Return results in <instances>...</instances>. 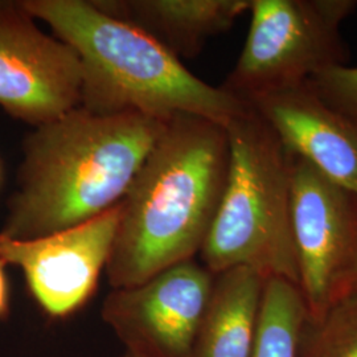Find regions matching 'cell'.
<instances>
[{
    "mask_svg": "<svg viewBox=\"0 0 357 357\" xmlns=\"http://www.w3.org/2000/svg\"><path fill=\"white\" fill-rule=\"evenodd\" d=\"M229 167L227 128L197 115H172L121 202L106 266L112 289L137 286L200 255Z\"/></svg>",
    "mask_w": 357,
    "mask_h": 357,
    "instance_id": "6da1fadb",
    "label": "cell"
},
{
    "mask_svg": "<svg viewBox=\"0 0 357 357\" xmlns=\"http://www.w3.org/2000/svg\"><path fill=\"white\" fill-rule=\"evenodd\" d=\"M167 119L100 115L78 106L24 141L19 191L1 234L38 238L69 229L119 204Z\"/></svg>",
    "mask_w": 357,
    "mask_h": 357,
    "instance_id": "7a4b0ae2",
    "label": "cell"
},
{
    "mask_svg": "<svg viewBox=\"0 0 357 357\" xmlns=\"http://www.w3.org/2000/svg\"><path fill=\"white\" fill-rule=\"evenodd\" d=\"M22 4L79 56V106L90 113H139L160 119L184 113L227 126L246 106L221 86L192 75L158 41L103 13L91 0H26Z\"/></svg>",
    "mask_w": 357,
    "mask_h": 357,
    "instance_id": "3957f363",
    "label": "cell"
},
{
    "mask_svg": "<svg viewBox=\"0 0 357 357\" xmlns=\"http://www.w3.org/2000/svg\"><path fill=\"white\" fill-rule=\"evenodd\" d=\"M225 128L228 176L200 252L203 265L213 274L253 268L265 280L283 278L299 286L289 153L249 105Z\"/></svg>",
    "mask_w": 357,
    "mask_h": 357,
    "instance_id": "277c9868",
    "label": "cell"
},
{
    "mask_svg": "<svg viewBox=\"0 0 357 357\" xmlns=\"http://www.w3.org/2000/svg\"><path fill=\"white\" fill-rule=\"evenodd\" d=\"M355 0H252L243 52L222 84L243 102L348 63L340 24Z\"/></svg>",
    "mask_w": 357,
    "mask_h": 357,
    "instance_id": "5b68a950",
    "label": "cell"
},
{
    "mask_svg": "<svg viewBox=\"0 0 357 357\" xmlns=\"http://www.w3.org/2000/svg\"><path fill=\"white\" fill-rule=\"evenodd\" d=\"M289 156L299 290L307 319L318 320L357 291V196L303 158Z\"/></svg>",
    "mask_w": 357,
    "mask_h": 357,
    "instance_id": "8992f818",
    "label": "cell"
},
{
    "mask_svg": "<svg viewBox=\"0 0 357 357\" xmlns=\"http://www.w3.org/2000/svg\"><path fill=\"white\" fill-rule=\"evenodd\" d=\"M215 274L190 259L137 286L113 289L101 317L138 357H191Z\"/></svg>",
    "mask_w": 357,
    "mask_h": 357,
    "instance_id": "52a82bcc",
    "label": "cell"
},
{
    "mask_svg": "<svg viewBox=\"0 0 357 357\" xmlns=\"http://www.w3.org/2000/svg\"><path fill=\"white\" fill-rule=\"evenodd\" d=\"M35 20L22 1H0V106L38 128L79 106L82 65Z\"/></svg>",
    "mask_w": 357,
    "mask_h": 357,
    "instance_id": "ba28073f",
    "label": "cell"
},
{
    "mask_svg": "<svg viewBox=\"0 0 357 357\" xmlns=\"http://www.w3.org/2000/svg\"><path fill=\"white\" fill-rule=\"evenodd\" d=\"M121 216V203L69 229L13 240L0 233V262L22 268L28 289L52 318L75 314L96 293L106 270Z\"/></svg>",
    "mask_w": 357,
    "mask_h": 357,
    "instance_id": "9c48e42d",
    "label": "cell"
},
{
    "mask_svg": "<svg viewBox=\"0 0 357 357\" xmlns=\"http://www.w3.org/2000/svg\"><path fill=\"white\" fill-rule=\"evenodd\" d=\"M290 153L357 196V118L324 102L303 84L248 102Z\"/></svg>",
    "mask_w": 357,
    "mask_h": 357,
    "instance_id": "30bf717a",
    "label": "cell"
},
{
    "mask_svg": "<svg viewBox=\"0 0 357 357\" xmlns=\"http://www.w3.org/2000/svg\"><path fill=\"white\" fill-rule=\"evenodd\" d=\"M115 19L135 26L178 59H195L250 8L252 0H91Z\"/></svg>",
    "mask_w": 357,
    "mask_h": 357,
    "instance_id": "8fae6325",
    "label": "cell"
},
{
    "mask_svg": "<svg viewBox=\"0 0 357 357\" xmlns=\"http://www.w3.org/2000/svg\"><path fill=\"white\" fill-rule=\"evenodd\" d=\"M265 281L253 268L243 266L215 274L191 357L252 356Z\"/></svg>",
    "mask_w": 357,
    "mask_h": 357,
    "instance_id": "7c38bea8",
    "label": "cell"
},
{
    "mask_svg": "<svg viewBox=\"0 0 357 357\" xmlns=\"http://www.w3.org/2000/svg\"><path fill=\"white\" fill-rule=\"evenodd\" d=\"M307 310L299 286L283 278L265 281L259 326L250 357H298Z\"/></svg>",
    "mask_w": 357,
    "mask_h": 357,
    "instance_id": "4fadbf2b",
    "label": "cell"
},
{
    "mask_svg": "<svg viewBox=\"0 0 357 357\" xmlns=\"http://www.w3.org/2000/svg\"><path fill=\"white\" fill-rule=\"evenodd\" d=\"M298 357H357V291L302 330Z\"/></svg>",
    "mask_w": 357,
    "mask_h": 357,
    "instance_id": "5bb4252c",
    "label": "cell"
},
{
    "mask_svg": "<svg viewBox=\"0 0 357 357\" xmlns=\"http://www.w3.org/2000/svg\"><path fill=\"white\" fill-rule=\"evenodd\" d=\"M307 85L333 109L357 118V66H335L310 78Z\"/></svg>",
    "mask_w": 357,
    "mask_h": 357,
    "instance_id": "9a60e30c",
    "label": "cell"
},
{
    "mask_svg": "<svg viewBox=\"0 0 357 357\" xmlns=\"http://www.w3.org/2000/svg\"><path fill=\"white\" fill-rule=\"evenodd\" d=\"M4 268L6 265L0 262V318H4L8 314V306H10L8 282H7Z\"/></svg>",
    "mask_w": 357,
    "mask_h": 357,
    "instance_id": "2e32d148",
    "label": "cell"
},
{
    "mask_svg": "<svg viewBox=\"0 0 357 357\" xmlns=\"http://www.w3.org/2000/svg\"><path fill=\"white\" fill-rule=\"evenodd\" d=\"M119 357H138L135 356V355H132V354H130V352H128V351H125L122 355Z\"/></svg>",
    "mask_w": 357,
    "mask_h": 357,
    "instance_id": "e0dca14e",
    "label": "cell"
}]
</instances>
